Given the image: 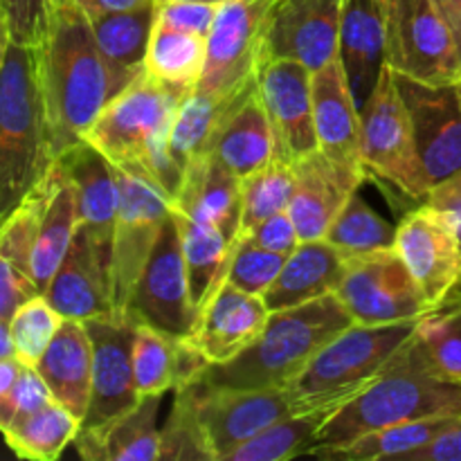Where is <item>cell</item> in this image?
<instances>
[{"label": "cell", "instance_id": "obj_57", "mask_svg": "<svg viewBox=\"0 0 461 461\" xmlns=\"http://www.w3.org/2000/svg\"><path fill=\"white\" fill-rule=\"evenodd\" d=\"M72 3V0H54V7H61V5H68Z\"/></svg>", "mask_w": 461, "mask_h": 461}, {"label": "cell", "instance_id": "obj_23", "mask_svg": "<svg viewBox=\"0 0 461 461\" xmlns=\"http://www.w3.org/2000/svg\"><path fill=\"white\" fill-rule=\"evenodd\" d=\"M48 178L0 225V318L12 320L16 309L41 295L34 282V243L48 201Z\"/></svg>", "mask_w": 461, "mask_h": 461}, {"label": "cell", "instance_id": "obj_37", "mask_svg": "<svg viewBox=\"0 0 461 461\" xmlns=\"http://www.w3.org/2000/svg\"><path fill=\"white\" fill-rule=\"evenodd\" d=\"M257 88H259V81L239 90V93L228 95V97L189 90L180 102L174 117V126H171V156L176 158V162L185 169L194 158L207 153L225 117L239 104L246 102Z\"/></svg>", "mask_w": 461, "mask_h": 461}, {"label": "cell", "instance_id": "obj_47", "mask_svg": "<svg viewBox=\"0 0 461 461\" xmlns=\"http://www.w3.org/2000/svg\"><path fill=\"white\" fill-rule=\"evenodd\" d=\"M219 5L194 3V0H171V3H158V21L167 23L180 32H189L207 39L212 25H214Z\"/></svg>", "mask_w": 461, "mask_h": 461}, {"label": "cell", "instance_id": "obj_18", "mask_svg": "<svg viewBox=\"0 0 461 461\" xmlns=\"http://www.w3.org/2000/svg\"><path fill=\"white\" fill-rule=\"evenodd\" d=\"M347 0H279L266 41V59L297 61L311 72L340 54Z\"/></svg>", "mask_w": 461, "mask_h": 461}, {"label": "cell", "instance_id": "obj_27", "mask_svg": "<svg viewBox=\"0 0 461 461\" xmlns=\"http://www.w3.org/2000/svg\"><path fill=\"white\" fill-rule=\"evenodd\" d=\"M162 396H144L131 412L97 428H79L77 453L88 461H160L158 412Z\"/></svg>", "mask_w": 461, "mask_h": 461}, {"label": "cell", "instance_id": "obj_12", "mask_svg": "<svg viewBox=\"0 0 461 461\" xmlns=\"http://www.w3.org/2000/svg\"><path fill=\"white\" fill-rule=\"evenodd\" d=\"M336 297L356 324L412 322L432 311L394 248L351 257Z\"/></svg>", "mask_w": 461, "mask_h": 461}, {"label": "cell", "instance_id": "obj_24", "mask_svg": "<svg viewBox=\"0 0 461 461\" xmlns=\"http://www.w3.org/2000/svg\"><path fill=\"white\" fill-rule=\"evenodd\" d=\"M293 169H295V189L288 212L295 221L300 241H318L327 237L336 216L358 192L360 185L342 174L320 151L293 162Z\"/></svg>", "mask_w": 461, "mask_h": 461}, {"label": "cell", "instance_id": "obj_51", "mask_svg": "<svg viewBox=\"0 0 461 461\" xmlns=\"http://www.w3.org/2000/svg\"><path fill=\"white\" fill-rule=\"evenodd\" d=\"M23 367H25V365H23L16 356L0 360V432L7 430L9 426L7 403H9V396H12L14 385H16L18 376H21Z\"/></svg>", "mask_w": 461, "mask_h": 461}, {"label": "cell", "instance_id": "obj_33", "mask_svg": "<svg viewBox=\"0 0 461 461\" xmlns=\"http://www.w3.org/2000/svg\"><path fill=\"white\" fill-rule=\"evenodd\" d=\"M405 365L461 383V291L419 320L405 347Z\"/></svg>", "mask_w": 461, "mask_h": 461}, {"label": "cell", "instance_id": "obj_36", "mask_svg": "<svg viewBox=\"0 0 461 461\" xmlns=\"http://www.w3.org/2000/svg\"><path fill=\"white\" fill-rule=\"evenodd\" d=\"M178 223L180 243H183L185 266H187L189 293L198 313L205 302L214 295L216 288L228 279L232 241L219 228L203 221L189 219L183 212L174 210Z\"/></svg>", "mask_w": 461, "mask_h": 461}, {"label": "cell", "instance_id": "obj_43", "mask_svg": "<svg viewBox=\"0 0 461 461\" xmlns=\"http://www.w3.org/2000/svg\"><path fill=\"white\" fill-rule=\"evenodd\" d=\"M61 324L63 315L50 304L45 295H34L18 306L9 320L16 358L27 367H36Z\"/></svg>", "mask_w": 461, "mask_h": 461}, {"label": "cell", "instance_id": "obj_30", "mask_svg": "<svg viewBox=\"0 0 461 461\" xmlns=\"http://www.w3.org/2000/svg\"><path fill=\"white\" fill-rule=\"evenodd\" d=\"M207 360L187 340L135 324L133 372L140 399L165 396L198 376Z\"/></svg>", "mask_w": 461, "mask_h": 461}, {"label": "cell", "instance_id": "obj_19", "mask_svg": "<svg viewBox=\"0 0 461 461\" xmlns=\"http://www.w3.org/2000/svg\"><path fill=\"white\" fill-rule=\"evenodd\" d=\"M318 151L358 185L369 178L360 151V108L338 54L311 77Z\"/></svg>", "mask_w": 461, "mask_h": 461}, {"label": "cell", "instance_id": "obj_22", "mask_svg": "<svg viewBox=\"0 0 461 461\" xmlns=\"http://www.w3.org/2000/svg\"><path fill=\"white\" fill-rule=\"evenodd\" d=\"M43 295L63 318L84 322L102 315H115L111 266L99 255L97 246L81 225Z\"/></svg>", "mask_w": 461, "mask_h": 461}, {"label": "cell", "instance_id": "obj_49", "mask_svg": "<svg viewBox=\"0 0 461 461\" xmlns=\"http://www.w3.org/2000/svg\"><path fill=\"white\" fill-rule=\"evenodd\" d=\"M403 461H461V414L430 444L410 453Z\"/></svg>", "mask_w": 461, "mask_h": 461}, {"label": "cell", "instance_id": "obj_14", "mask_svg": "<svg viewBox=\"0 0 461 461\" xmlns=\"http://www.w3.org/2000/svg\"><path fill=\"white\" fill-rule=\"evenodd\" d=\"M394 250L421 286L432 309L461 288V243L444 212L423 203L396 225Z\"/></svg>", "mask_w": 461, "mask_h": 461}, {"label": "cell", "instance_id": "obj_25", "mask_svg": "<svg viewBox=\"0 0 461 461\" xmlns=\"http://www.w3.org/2000/svg\"><path fill=\"white\" fill-rule=\"evenodd\" d=\"M174 210L214 225L234 241L241 225V178L225 169L210 153H203L185 167Z\"/></svg>", "mask_w": 461, "mask_h": 461}, {"label": "cell", "instance_id": "obj_26", "mask_svg": "<svg viewBox=\"0 0 461 461\" xmlns=\"http://www.w3.org/2000/svg\"><path fill=\"white\" fill-rule=\"evenodd\" d=\"M340 59L356 104L363 108L385 68V0H347Z\"/></svg>", "mask_w": 461, "mask_h": 461}, {"label": "cell", "instance_id": "obj_4", "mask_svg": "<svg viewBox=\"0 0 461 461\" xmlns=\"http://www.w3.org/2000/svg\"><path fill=\"white\" fill-rule=\"evenodd\" d=\"M54 165L39 48L9 43L0 72V225Z\"/></svg>", "mask_w": 461, "mask_h": 461}, {"label": "cell", "instance_id": "obj_32", "mask_svg": "<svg viewBox=\"0 0 461 461\" xmlns=\"http://www.w3.org/2000/svg\"><path fill=\"white\" fill-rule=\"evenodd\" d=\"M48 183L50 194L43 207V216H41L39 232H36L34 259H32L34 282L41 295L50 286L61 261L66 259L77 228H79L75 187L59 160H54L52 169H50Z\"/></svg>", "mask_w": 461, "mask_h": 461}, {"label": "cell", "instance_id": "obj_31", "mask_svg": "<svg viewBox=\"0 0 461 461\" xmlns=\"http://www.w3.org/2000/svg\"><path fill=\"white\" fill-rule=\"evenodd\" d=\"M207 153L239 178L255 174L277 156L273 126L259 88L225 117Z\"/></svg>", "mask_w": 461, "mask_h": 461}, {"label": "cell", "instance_id": "obj_38", "mask_svg": "<svg viewBox=\"0 0 461 461\" xmlns=\"http://www.w3.org/2000/svg\"><path fill=\"white\" fill-rule=\"evenodd\" d=\"M205 57L207 39L176 30L156 18L147 61H144V70L149 75L156 77L162 84L189 93L201 81Z\"/></svg>", "mask_w": 461, "mask_h": 461}, {"label": "cell", "instance_id": "obj_55", "mask_svg": "<svg viewBox=\"0 0 461 461\" xmlns=\"http://www.w3.org/2000/svg\"><path fill=\"white\" fill-rule=\"evenodd\" d=\"M9 43H12V36H9V25H7V18H5L3 7H0V72H3L5 59H7Z\"/></svg>", "mask_w": 461, "mask_h": 461}, {"label": "cell", "instance_id": "obj_40", "mask_svg": "<svg viewBox=\"0 0 461 461\" xmlns=\"http://www.w3.org/2000/svg\"><path fill=\"white\" fill-rule=\"evenodd\" d=\"M81 421L63 408L61 403L52 401L39 412L27 417L18 426L3 432L5 444L9 446L16 457L32 461H54L61 457L63 450L75 441Z\"/></svg>", "mask_w": 461, "mask_h": 461}, {"label": "cell", "instance_id": "obj_44", "mask_svg": "<svg viewBox=\"0 0 461 461\" xmlns=\"http://www.w3.org/2000/svg\"><path fill=\"white\" fill-rule=\"evenodd\" d=\"M286 257L259 248L248 237H237L232 241V259H230L228 279L237 288L255 295H264L277 279Z\"/></svg>", "mask_w": 461, "mask_h": 461}, {"label": "cell", "instance_id": "obj_42", "mask_svg": "<svg viewBox=\"0 0 461 461\" xmlns=\"http://www.w3.org/2000/svg\"><path fill=\"white\" fill-rule=\"evenodd\" d=\"M327 239L347 259L369 252L390 250L396 243V225L383 219L363 201L358 192L347 201L329 228Z\"/></svg>", "mask_w": 461, "mask_h": 461}, {"label": "cell", "instance_id": "obj_54", "mask_svg": "<svg viewBox=\"0 0 461 461\" xmlns=\"http://www.w3.org/2000/svg\"><path fill=\"white\" fill-rule=\"evenodd\" d=\"M12 356H16V351H14L12 331H9V320L0 318V360L12 358Z\"/></svg>", "mask_w": 461, "mask_h": 461}, {"label": "cell", "instance_id": "obj_28", "mask_svg": "<svg viewBox=\"0 0 461 461\" xmlns=\"http://www.w3.org/2000/svg\"><path fill=\"white\" fill-rule=\"evenodd\" d=\"M347 257L327 239L300 241L286 257L273 286L264 293L270 311L291 309L338 291L347 270Z\"/></svg>", "mask_w": 461, "mask_h": 461}, {"label": "cell", "instance_id": "obj_46", "mask_svg": "<svg viewBox=\"0 0 461 461\" xmlns=\"http://www.w3.org/2000/svg\"><path fill=\"white\" fill-rule=\"evenodd\" d=\"M54 396L50 392L48 383L43 381L36 367H23L21 376H18L16 385H14L12 396H9L7 403V414H9V428L18 426L21 421H25L27 417H32L34 412H39L41 408H45L48 403H52Z\"/></svg>", "mask_w": 461, "mask_h": 461}, {"label": "cell", "instance_id": "obj_29", "mask_svg": "<svg viewBox=\"0 0 461 461\" xmlns=\"http://www.w3.org/2000/svg\"><path fill=\"white\" fill-rule=\"evenodd\" d=\"M54 401L77 419L86 417L93 385V342L81 320L63 318L61 329L36 365Z\"/></svg>", "mask_w": 461, "mask_h": 461}, {"label": "cell", "instance_id": "obj_6", "mask_svg": "<svg viewBox=\"0 0 461 461\" xmlns=\"http://www.w3.org/2000/svg\"><path fill=\"white\" fill-rule=\"evenodd\" d=\"M439 414H461V383L408 367L403 360L401 367L336 410L320 428L315 448L340 446L381 428Z\"/></svg>", "mask_w": 461, "mask_h": 461}, {"label": "cell", "instance_id": "obj_17", "mask_svg": "<svg viewBox=\"0 0 461 461\" xmlns=\"http://www.w3.org/2000/svg\"><path fill=\"white\" fill-rule=\"evenodd\" d=\"M311 77L309 68L288 59H270L259 72V97L273 126L277 158L288 162L318 151Z\"/></svg>", "mask_w": 461, "mask_h": 461}, {"label": "cell", "instance_id": "obj_39", "mask_svg": "<svg viewBox=\"0 0 461 461\" xmlns=\"http://www.w3.org/2000/svg\"><path fill=\"white\" fill-rule=\"evenodd\" d=\"M333 412H297L270 423L255 437L225 455L223 461H288L309 455L318 444V432Z\"/></svg>", "mask_w": 461, "mask_h": 461}, {"label": "cell", "instance_id": "obj_35", "mask_svg": "<svg viewBox=\"0 0 461 461\" xmlns=\"http://www.w3.org/2000/svg\"><path fill=\"white\" fill-rule=\"evenodd\" d=\"M457 417L459 414H439V417H426L417 419V421L396 423V426H387L381 428V430L356 437L354 441H347V444L313 448L309 453V457H318L324 461H403L410 453L430 444Z\"/></svg>", "mask_w": 461, "mask_h": 461}, {"label": "cell", "instance_id": "obj_9", "mask_svg": "<svg viewBox=\"0 0 461 461\" xmlns=\"http://www.w3.org/2000/svg\"><path fill=\"white\" fill-rule=\"evenodd\" d=\"M385 63L421 84H459L461 45L435 0H385Z\"/></svg>", "mask_w": 461, "mask_h": 461}, {"label": "cell", "instance_id": "obj_48", "mask_svg": "<svg viewBox=\"0 0 461 461\" xmlns=\"http://www.w3.org/2000/svg\"><path fill=\"white\" fill-rule=\"evenodd\" d=\"M243 237H248L252 243L264 248V250L277 252V255L284 257H288L300 246V234H297L295 221H293L288 210L277 212L270 219L261 221L252 232L243 234Z\"/></svg>", "mask_w": 461, "mask_h": 461}, {"label": "cell", "instance_id": "obj_50", "mask_svg": "<svg viewBox=\"0 0 461 461\" xmlns=\"http://www.w3.org/2000/svg\"><path fill=\"white\" fill-rule=\"evenodd\" d=\"M423 203L435 207V210L444 212V214L448 216L450 223L457 230V237L461 243V169L457 174L448 176L446 180L437 183L435 187L428 192L426 201Z\"/></svg>", "mask_w": 461, "mask_h": 461}, {"label": "cell", "instance_id": "obj_56", "mask_svg": "<svg viewBox=\"0 0 461 461\" xmlns=\"http://www.w3.org/2000/svg\"><path fill=\"white\" fill-rule=\"evenodd\" d=\"M158 3H171V0H158ZM194 3H210V5H223L228 0H194Z\"/></svg>", "mask_w": 461, "mask_h": 461}, {"label": "cell", "instance_id": "obj_10", "mask_svg": "<svg viewBox=\"0 0 461 461\" xmlns=\"http://www.w3.org/2000/svg\"><path fill=\"white\" fill-rule=\"evenodd\" d=\"M279 0H228L219 5L207 34V57L198 93L228 97L259 81L270 18Z\"/></svg>", "mask_w": 461, "mask_h": 461}, {"label": "cell", "instance_id": "obj_13", "mask_svg": "<svg viewBox=\"0 0 461 461\" xmlns=\"http://www.w3.org/2000/svg\"><path fill=\"white\" fill-rule=\"evenodd\" d=\"M124 318L133 324H149L180 340H187L196 327L198 309L189 293L187 266L174 210L135 284Z\"/></svg>", "mask_w": 461, "mask_h": 461}, {"label": "cell", "instance_id": "obj_53", "mask_svg": "<svg viewBox=\"0 0 461 461\" xmlns=\"http://www.w3.org/2000/svg\"><path fill=\"white\" fill-rule=\"evenodd\" d=\"M435 5L441 9L446 21L450 23V27H453L455 36H457L461 45V0H435Z\"/></svg>", "mask_w": 461, "mask_h": 461}, {"label": "cell", "instance_id": "obj_16", "mask_svg": "<svg viewBox=\"0 0 461 461\" xmlns=\"http://www.w3.org/2000/svg\"><path fill=\"white\" fill-rule=\"evenodd\" d=\"M394 81L412 120L423 169L435 187L461 169V99L457 84L430 86L401 75H394Z\"/></svg>", "mask_w": 461, "mask_h": 461}, {"label": "cell", "instance_id": "obj_45", "mask_svg": "<svg viewBox=\"0 0 461 461\" xmlns=\"http://www.w3.org/2000/svg\"><path fill=\"white\" fill-rule=\"evenodd\" d=\"M14 43L41 48L50 32L54 0H0Z\"/></svg>", "mask_w": 461, "mask_h": 461}, {"label": "cell", "instance_id": "obj_52", "mask_svg": "<svg viewBox=\"0 0 461 461\" xmlns=\"http://www.w3.org/2000/svg\"><path fill=\"white\" fill-rule=\"evenodd\" d=\"M88 18L99 16V14H115L131 12V9L147 7V5L158 3V0H72Z\"/></svg>", "mask_w": 461, "mask_h": 461}, {"label": "cell", "instance_id": "obj_21", "mask_svg": "<svg viewBox=\"0 0 461 461\" xmlns=\"http://www.w3.org/2000/svg\"><path fill=\"white\" fill-rule=\"evenodd\" d=\"M66 169L77 194L79 225L88 232L99 255L113 261V237H115L117 210H120V183L115 165L88 142L72 147L57 158Z\"/></svg>", "mask_w": 461, "mask_h": 461}, {"label": "cell", "instance_id": "obj_11", "mask_svg": "<svg viewBox=\"0 0 461 461\" xmlns=\"http://www.w3.org/2000/svg\"><path fill=\"white\" fill-rule=\"evenodd\" d=\"M120 183L115 237H113V306L117 318H124L140 275L151 257L153 246L171 216L169 196L147 176L115 167Z\"/></svg>", "mask_w": 461, "mask_h": 461}, {"label": "cell", "instance_id": "obj_3", "mask_svg": "<svg viewBox=\"0 0 461 461\" xmlns=\"http://www.w3.org/2000/svg\"><path fill=\"white\" fill-rule=\"evenodd\" d=\"M185 90L167 86L147 70L108 102L84 142L93 144L115 167L151 178L171 205L185 169L171 156V126Z\"/></svg>", "mask_w": 461, "mask_h": 461}, {"label": "cell", "instance_id": "obj_8", "mask_svg": "<svg viewBox=\"0 0 461 461\" xmlns=\"http://www.w3.org/2000/svg\"><path fill=\"white\" fill-rule=\"evenodd\" d=\"M360 151L369 176L385 180L412 201H426L432 185L419 156L412 120L387 63L360 108Z\"/></svg>", "mask_w": 461, "mask_h": 461}, {"label": "cell", "instance_id": "obj_58", "mask_svg": "<svg viewBox=\"0 0 461 461\" xmlns=\"http://www.w3.org/2000/svg\"><path fill=\"white\" fill-rule=\"evenodd\" d=\"M457 93H459V99H461V81L457 84Z\"/></svg>", "mask_w": 461, "mask_h": 461}, {"label": "cell", "instance_id": "obj_7", "mask_svg": "<svg viewBox=\"0 0 461 461\" xmlns=\"http://www.w3.org/2000/svg\"><path fill=\"white\" fill-rule=\"evenodd\" d=\"M174 410L192 423L210 461H223L225 455L270 423L297 414L286 387L232 390L198 381H189L176 390Z\"/></svg>", "mask_w": 461, "mask_h": 461}, {"label": "cell", "instance_id": "obj_2", "mask_svg": "<svg viewBox=\"0 0 461 461\" xmlns=\"http://www.w3.org/2000/svg\"><path fill=\"white\" fill-rule=\"evenodd\" d=\"M351 324L354 320L336 293L270 311L266 329L243 354L228 363L205 365L194 381L232 390H284Z\"/></svg>", "mask_w": 461, "mask_h": 461}, {"label": "cell", "instance_id": "obj_20", "mask_svg": "<svg viewBox=\"0 0 461 461\" xmlns=\"http://www.w3.org/2000/svg\"><path fill=\"white\" fill-rule=\"evenodd\" d=\"M268 318L270 309L264 295L241 291L225 279L201 309L187 342L207 365L228 363L261 336Z\"/></svg>", "mask_w": 461, "mask_h": 461}, {"label": "cell", "instance_id": "obj_5", "mask_svg": "<svg viewBox=\"0 0 461 461\" xmlns=\"http://www.w3.org/2000/svg\"><path fill=\"white\" fill-rule=\"evenodd\" d=\"M419 320L396 324H351L338 333L286 387L297 412H336L372 383L401 367Z\"/></svg>", "mask_w": 461, "mask_h": 461}, {"label": "cell", "instance_id": "obj_15", "mask_svg": "<svg viewBox=\"0 0 461 461\" xmlns=\"http://www.w3.org/2000/svg\"><path fill=\"white\" fill-rule=\"evenodd\" d=\"M93 342V385L81 428H97L138 408L133 372L135 324L117 315L84 320Z\"/></svg>", "mask_w": 461, "mask_h": 461}, {"label": "cell", "instance_id": "obj_41", "mask_svg": "<svg viewBox=\"0 0 461 461\" xmlns=\"http://www.w3.org/2000/svg\"><path fill=\"white\" fill-rule=\"evenodd\" d=\"M295 189L293 162L275 156L268 165L241 178V225L237 237L252 232L261 221L288 210Z\"/></svg>", "mask_w": 461, "mask_h": 461}, {"label": "cell", "instance_id": "obj_1", "mask_svg": "<svg viewBox=\"0 0 461 461\" xmlns=\"http://www.w3.org/2000/svg\"><path fill=\"white\" fill-rule=\"evenodd\" d=\"M39 66L57 160L84 142L108 102L124 88L99 52L88 16L75 3L54 7L50 32L39 48Z\"/></svg>", "mask_w": 461, "mask_h": 461}, {"label": "cell", "instance_id": "obj_34", "mask_svg": "<svg viewBox=\"0 0 461 461\" xmlns=\"http://www.w3.org/2000/svg\"><path fill=\"white\" fill-rule=\"evenodd\" d=\"M158 18V3L131 12L99 14L88 18L99 52L122 88L144 72L149 43Z\"/></svg>", "mask_w": 461, "mask_h": 461}]
</instances>
